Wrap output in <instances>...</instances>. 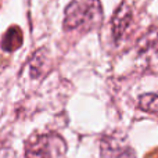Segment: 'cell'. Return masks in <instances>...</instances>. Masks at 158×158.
Wrapping results in <instances>:
<instances>
[{
	"mask_svg": "<svg viewBox=\"0 0 158 158\" xmlns=\"http://www.w3.org/2000/svg\"><path fill=\"white\" fill-rule=\"evenodd\" d=\"M103 22L100 0H72L64 11V29L87 32Z\"/></svg>",
	"mask_w": 158,
	"mask_h": 158,
	"instance_id": "6da1fadb",
	"label": "cell"
},
{
	"mask_svg": "<svg viewBox=\"0 0 158 158\" xmlns=\"http://www.w3.org/2000/svg\"><path fill=\"white\" fill-rule=\"evenodd\" d=\"M67 143L60 135L32 136L25 144V158H65Z\"/></svg>",
	"mask_w": 158,
	"mask_h": 158,
	"instance_id": "7a4b0ae2",
	"label": "cell"
},
{
	"mask_svg": "<svg viewBox=\"0 0 158 158\" xmlns=\"http://www.w3.org/2000/svg\"><path fill=\"white\" fill-rule=\"evenodd\" d=\"M132 22V11L126 4H121L115 11V15L111 22V31L115 40H119L126 33Z\"/></svg>",
	"mask_w": 158,
	"mask_h": 158,
	"instance_id": "3957f363",
	"label": "cell"
},
{
	"mask_svg": "<svg viewBox=\"0 0 158 158\" xmlns=\"http://www.w3.org/2000/svg\"><path fill=\"white\" fill-rule=\"evenodd\" d=\"M22 32L18 27H11L7 29V32L4 33L2 39V47L6 52H15L17 49H19L22 44Z\"/></svg>",
	"mask_w": 158,
	"mask_h": 158,
	"instance_id": "277c9868",
	"label": "cell"
},
{
	"mask_svg": "<svg viewBox=\"0 0 158 158\" xmlns=\"http://www.w3.org/2000/svg\"><path fill=\"white\" fill-rule=\"evenodd\" d=\"M139 108L158 117V93H146L139 97Z\"/></svg>",
	"mask_w": 158,
	"mask_h": 158,
	"instance_id": "5b68a950",
	"label": "cell"
},
{
	"mask_svg": "<svg viewBox=\"0 0 158 158\" xmlns=\"http://www.w3.org/2000/svg\"><path fill=\"white\" fill-rule=\"evenodd\" d=\"M46 57L42 54V52H38L33 56L32 61H31V77L39 78L44 71H46Z\"/></svg>",
	"mask_w": 158,
	"mask_h": 158,
	"instance_id": "8992f818",
	"label": "cell"
}]
</instances>
